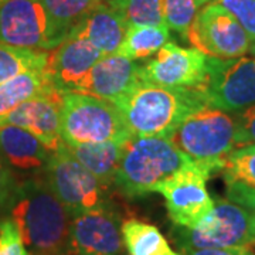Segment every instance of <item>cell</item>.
<instances>
[{"mask_svg":"<svg viewBox=\"0 0 255 255\" xmlns=\"http://www.w3.org/2000/svg\"><path fill=\"white\" fill-rule=\"evenodd\" d=\"M105 55L84 38L67 37L48 53L46 70L55 90L78 92L92 67Z\"/></svg>","mask_w":255,"mask_h":255,"instance_id":"5bb4252c","label":"cell"},{"mask_svg":"<svg viewBox=\"0 0 255 255\" xmlns=\"http://www.w3.org/2000/svg\"><path fill=\"white\" fill-rule=\"evenodd\" d=\"M213 0H163L164 23L169 30L186 38L191 21L201 7Z\"/></svg>","mask_w":255,"mask_h":255,"instance_id":"4316f807","label":"cell"},{"mask_svg":"<svg viewBox=\"0 0 255 255\" xmlns=\"http://www.w3.org/2000/svg\"><path fill=\"white\" fill-rule=\"evenodd\" d=\"M224 182H234L255 193V145L231 150L223 167Z\"/></svg>","mask_w":255,"mask_h":255,"instance_id":"484cf974","label":"cell"},{"mask_svg":"<svg viewBox=\"0 0 255 255\" xmlns=\"http://www.w3.org/2000/svg\"><path fill=\"white\" fill-rule=\"evenodd\" d=\"M61 136L65 145H85L132 139L117 105L82 92H63Z\"/></svg>","mask_w":255,"mask_h":255,"instance_id":"277c9868","label":"cell"},{"mask_svg":"<svg viewBox=\"0 0 255 255\" xmlns=\"http://www.w3.org/2000/svg\"><path fill=\"white\" fill-rule=\"evenodd\" d=\"M143 81L167 88H200L207 81V55L197 48L166 43L155 58L142 65Z\"/></svg>","mask_w":255,"mask_h":255,"instance_id":"7c38bea8","label":"cell"},{"mask_svg":"<svg viewBox=\"0 0 255 255\" xmlns=\"http://www.w3.org/2000/svg\"><path fill=\"white\" fill-rule=\"evenodd\" d=\"M180 250L253 246L251 211L227 199L214 201L210 216L196 228L176 227L170 231Z\"/></svg>","mask_w":255,"mask_h":255,"instance_id":"8992f818","label":"cell"},{"mask_svg":"<svg viewBox=\"0 0 255 255\" xmlns=\"http://www.w3.org/2000/svg\"><path fill=\"white\" fill-rule=\"evenodd\" d=\"M217 172L211 164L194 160L177 173L157 184L156 193L164 197L166 210L176 227L196 228L214 209L206 183Z\"/></svg>","mask_w":255,"mask_h":255,"instance_id":"ba28073f","label":"cell"},{"mask_svg":"<svg viewBox=\"0 0 255 255\" xmlns=\"http://www.w3.org/2000/svg\"><path fill=\"white\" fill-rule=\"evenodd\" d=\"M253 246H254V248H255V244H253Z\"/></svg>","mask_w":255,"mask_h":255,"instance_id":"d590c367","label":"cell"},{"mask_svg":"<svg viewBox=\"0 0 255 255\" xmlns=\"http://www.w3.org/2000/svg\"><path fill=\"white\" fill-rule=\"evenodd\" d=\"M6 204L30 255H71V217L44 177L16 184Z\"/></svg>","mask_w":255,"mask_h":255,"instance_id":"6da1fadb","label":"cell"},{"mask_svg":"<svg viewBox=\"0 0 255 255\" xmlns=\"http://www.w3.org/2000/svg\"><path fill=\"white\" fill-rule=\"evenodd\" d=\"M114 105L133 137L169 139L190 114L210 104L200 88H167L142 81Z\"/></svg>","mask_w":255,"mask_h":255,"instance_id":"7a4b0ae2","label":"cell"},{"mask_svg":"<svg viewBox=\"0 0 255 255\" xmlns=\"http://www.w3.org/2000/svg\"><path fill=\"white\" fill-rule=\"evenodd\" d=\"M169 41L170 30L167 26H132L127 28L125 37L115 54L136 61L155 55Z\"/></svg>","mask_w":255,"mask_h":255,"instance_id":"603a6c76","label":"cell"},{"mask_svg":"<svg viewBox=\"0 0 255 255\" xmlns=\"http://www.w3.org/2000/svg\"><path fill=\"white\" fill-rule=\"evenodd\" d=\"M251 231H253V236L255 238V210L251 211Z\"/></svg>","mask_w":255,"mask_h":255,"instance_id":"d6a6232c","label":"cell"},{"mask_svg":"<svg viewBox=\"0 0 255 255\" xmlns=\"http://www.w3.org/2000/svg\"><path fill=\"white\" fill-rule=\"evenodd\" d=\"M50 51L27 50L0 44V84L28 70L44 68Z\"/></svg>","mask_w":255,"mask_h":255,"instance_id":"d4e9b609","label":"cell"},{"mask_svg":"<svg viewBox=\"0 0 255 255\" xmlns=\"http://www.w3.org/2000/svg\"><path fill=\"white\" fill-rule=\"evenodd\" d=\"M193 162L169 139L132 137L125 145L114 184L125 197H140Z\"/></svg>","mask_w":255,"mask_h":255,"instance_id":"3957f363","label":"cell"},{"mask_svg":"<svg viewBox=\"0 0 255 255\" xmlns=\"http://www.w3.org/2000/svg\"><path fill=\"white\" fill-rule=\"evenodd\" d=\"M44 180L63 203L70 217L110 203L107 197L108 187L101 184L70 153L64 142L51 152L44 167Z\"/></svg>","mask_w":255,"mask_h":255,"instance_id":"52a82bcc","label":"cell"},{"mask_svg":"<svg viewBox=\"0 0 255 255\" xmlns=\"http://www.w3.org/2000/svg\"><path fill=\"white\" fill-rule=\"evenodd\" d=\"M254 244H255V243H254Z\"/></svg>","mask_w":255,"mask_h":255,"instance_id":"8d00e7d4","label":"cell"},{"mask_svg":"<svg viewBox=\"0 0 255 255\" xmlns=\"http://www.w3.org/2000/svg\"><path fill=\"white\" fill-rule=\"evenodd\" d=\"M122 220L108 203L98 209L84 211L70 220L71 255H122Z\"/></svg>","mask_w":255,"mask_h":255,"instance_id":"8fae6325","label":"cell"},{"mask_svg":"<svg viewBox=\"0 0 255 255\" xmlns=\"http://www.w3.org/2000/svg\"><path fill=\"white\" fill-rule=\"evenodd\" d=\"M125 143L104 142L85 145H65L70 153L105 187L115 182Z\"/></svg>","mask_w":255,"mask_h":255,"instance_id":"44dd1931","label":"cell"},{"mask_svg":"<svg viewBox=\"0 0 255 255\" xmlns=\"http://www.w3.org/2000/svg\"><path fill=\"white\" fill-rule=\"evenodd\" d=\"M55 90L46 67L28 70L0 84V122L18 105L30 100L50 95Z\"/></svg>","mask_w":255,"mask_h":255,"instance_id":"d6986e66","label":"cell"},{"mask_svg":"<svg viewBox=\"0 0 255 255\" xmlns=\"http://www.w3.org/2000/svg\"><path fill=\"white\" fill-rule=\"evenodd\" d=\"M63 92L55 91L36 100H30L11 111L0 125H14L28 130L48 150L54 152L63 143L61 136Z\"/></svg>","mask_w":255,"mask_h":255,"instance_id":"9a60e30c","label":"cell"},{"mask_svg":"<svg viewBox=\"0 0 255 255\" xmlns=\"http://www.w3.org/2000/svg\"><path fill=\"white\" fill-rule=\"evenodd\" d=\"M104 0H41L47 17L50 51L61 44L82 18Z\"/></svg>","mask_w":255,"mask_h":255,"instance_id":"ffe728a7","label":"cell"},{"mask_svg":"<svg viewBox=\"0 0 255 255\" xmlns=\"http://www.w3.org/2000/svg\"><path fill=\"white\" fill-rule=\"evenodd\" d=\"M142 81V65L124 55L108 54L92 67L78 92L117 104Z\"/></svg>","mask_w":255,"mask_h":255,"instance_id":"2e32d148","label":"cell"},{"mask_svg":"<svg viewBox=\"0 0 255 255\" xmlns=\"http://www.w3.org/2000/svg\"><path fill=\"white\" fill-rule=\"evenodd\" d=\"M6 1H7V0H0V6H1L3 3H6Z\"/></svg>","mask_w":255,"mask_h":255,"instance_id":"e575fe53","label":"cell"},{"mask_svg":"<svg viewBox=\"0 0 255 255\" xmlns=\"http://www.w3.org/2000/svg\"><path fill=\"white\" fill-rule=\"evenodd\" d=\"M186 40L203 54L214 58H237L248 53L251 38L238 20L213 0L197 13Z\"/></svg>","mask_w":255,"mask_h":255,"instance_id":"9c48e42d","label":"cell"},{"mask_svg":"<svg viewBox=\"0 0 255 255\" xmlns=\"http://www.w3.org/2000/svg\"><path fill=\"white\" fill-rule=\"evenodd\" d=\"M51 156L36 136L14 125H0V159L23 172L41 170Z\"/></svg>","mask_w":255,"mask_h":255,"instance_id":"ac0fdd59","label":"cell"},{"mask_svg":"<svg viewBox=\"0 0 255 255\" xmlns=\"http://www.w3.org/2000/svg\"><path fill=\"white\" fill-rule=\"evenodd\" d=\"M127 24L117 10L104 0L71 30L68 37H80L90 41L104 54H115L127 33Z\"/></svg>","mask_w":255,"mask_h":255,"instance_id":"e0dca14e","label":"cell"},{"mask_svg":"<svg viewBox=\"0 0 255 255\" xmlns=\"http://www.w3.org/2000/svg\"><path fill=\"white\" fill-rule=\"evenodd\" d=\"M237 18L251 43L255 41V0H216Z\"/></svg>","mask_w":255,"mask_h":255,"instance_id":"f1b7e54d","label":"cell"},{"mask_svg":"<svg viewBox=\"0 0 255 255\" xmlns=\"http://www.w3.org/2000/svg\"><path fill=\"white\" fill-rule=\"evenodd\" d=\"M169 140L193 160L220 172L226 156L236 149V121L231 114L206 105L184 119Z\"/></svg>","mask_w":255,"mask_h":255,"instance_id":"5b68a950","label":"cell"},{"mask_svg":"<svg viewBox=\"0 0 255 255\" xmlns=\"http://www.w3.org/2000/svg\"><path fill=\"white\" fill-rule=\"evenodd\" d=\"M183 255H255L254 246L228 247V248H201L182 250Z\"/></svg>","mask_w":255,"mask_h":255,"instance_id":"4dcf8cb0","label":"cell"},{"mask_svg":"<svg viewBox=\"0 0 255 255\" xmlns=\"http://www.w3.org/2000/svg\"><path fill=\"white\" fill-rule=\"evenodd\" d=\"M209 104L227 114H237L255 104V57L214 58L207 55Z\"/></svg>","mask_w":255,"mask_h":255,"instance_id":"30bf717a","label":"cell"},{"mask_svg":"<svg viewBox=\"0 0 255 255\" xmlns=\"http://www.w3.org/2000/svg\"><path fill=\"white\" fill-rule=\"evenodd\" d=\"M0 255H30L11 217L0 220Z\"/></svg>","mask_w":255,"mask_h":255,"instance_id":"83f0119b","label":"cell"},{"mask_svg":"<svg viewBox=\"0 0 255 255\" xmlns=\"http://www.w3.org/2000/svg\"><path fill=\"white\" fill-rule=\"evenodd\" d=\"M117 10L127 27L166 26L163 0H107Z\"/></svg>","mask_w":255,"mask_h":255,"instance_id":"cb8c5ba5","label":"cell"},{"mask_svg":"<svg viewBox=\"0 0 255 255\" xmlns=\"http://www.w3.org/2000/svg\"><path fill=\"white\" fill-rule=\"evenodd\" d=\"M17 183L14 182L10 167L0 159V203H6L11 191L14 190Z\"/></svg>","mask_w":255,"mask_h":255,"instance_id":"1f68e13d","label":"cell"},{"mask_svg":"<svg viewBox=\"0 0 255 255\" xmlns=\"http://www.w3.org/2000/svg\"><path fill=\"white\" fill-rule=\"evenodd\" d=\"M233 117L236 121V149L255 145V104Z\"/></svg>","mask_w":255,"mask_h":255,"instance_id":"f546056e","label":"cell"},{"mask_svg":"<svg viewBox=\"0 0 255 255\" xmlns=\"http://www.w3.org/2000/svg\"><path fill=\"white\" fill-rule=\"evenodd\" d=\"M0 44L50 51L41 0H7L0 6Z\"/></svg>","mask_w":255,"mask_h":255,"instance_id":"4fadbf2b","label":"cell"},{"mask_svg":"<svg viewBox=\"0 0 255 255\" xmlns=\"http://www.w3.org/2000/svg\"><path fill=\"white\" fill-rule=\"evenodd\" d=\"M248 53L253 55V57H255V41H253V43H251V46H250V50H248Z\"/></svg>","mask_w":255,"mask_h":255,"instance_id":"836d02e7","label":"cell"},{"mask_svg":"<svg viewBox=\"0 0 255 255\" xmlns=\"http://www.w3.org/2000/svg\"><path fill=\"white\" fill-rule=\"evenodd\" d=\"M121 231L129 255H183L174 251L159 228L146 221L128 219Z\"/></svg>","mask_w":255,"mask_h":255,"instance_id":"7402d4cb","label":"cell"}]
</instances>
